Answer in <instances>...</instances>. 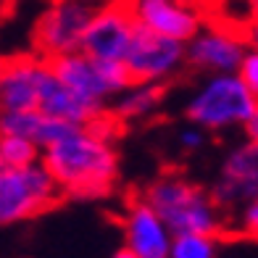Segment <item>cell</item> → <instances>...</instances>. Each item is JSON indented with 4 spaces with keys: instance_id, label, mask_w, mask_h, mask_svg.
Returning <instances> with one entry per match:
<instances>
[{
    "instance_id": "5bb4252c",
    "label": "cell",
    "mask_w": 258,
    "mask_h": 258,
    "mask_svg": "<svg viewBox=\"0 0 258 258\" xmlns=\"http://www.w3.org/2000/svg\"><path fill=\"white\" fill-rule=\"evenodd\" d=\"M77 124H66L58 121L53 116L42 113L40 108H29V111H0V132L6 135H21L32 140L40 150L55 143L66 129H72Z\"/></svg>"
},
{
    "instance_id": "44dd1931",
    "label": "cell",
    "mask_w": 258,
    "mask_h": 258,
    "mask_svg": "<svg viewBox=\"0 0 258 258\" xmlns=\"http://www.w3.org/2000/svg\"><path fill=\"white\" fill-rule=\"evenodd\" d=\"M242 32H245V40H248V45H253V48H258V3H255V8H253L250 19L245 21Z\"/></svg>"
},
{
    "instance_id": "6da1fadb",
    "label": "cell",
    "mask_w": 258,
    "mask_h": 258,
    "mask_svg": "<svg viewBox=\"0 0 258 258\" xmlns=\"http://www.w3.org/2000/svg\"><path fill=\"white\" fill-rule=\"evenodd\" d=\"M113 116L92 124H77L42 148V166L50 171L58 190L82 198L105 195L119 177V156L113 148Z\"/></svg>"
},
{
    "instance_id": "7402d4cb",
    "label": "cell",
    "mask_w": 258,
    "mask_h": 258,
    "mask_svg": "<svg viewBox=\"0 0 258 258\" xmlns=\"http://www.w3.org/2000/svg\"><path fill=\"white\" fill-rule=\"evenodd\" d=\"M245 137H248V140H253V143H258V108L253 111V116H250V119L248 121H245Z\"/></svg>"
},
{
    "instance_id": "ac0fdd59",
    "label": "cell",
    "mask_w": 258,
    "mask_h": 258,
    "mask_svg": "<svg viewBox=\"0 0 258 258\" xmlns=\"http://www.w3.org/2000/svg\"><path fill=\"white\" fill-rule=\"evenodd\" d=\"M237 77L245 82V85H248V90L258 98V48L248 45V50H245L242 61L237 66Z\"/></svg>"
},
{
    "instance_id": "9c48e42d",
    "label": "cell",
    "mask_w": 258,
    "mask_h": 258,
    "mask_svg": "<svg viewBox=\"0 0 258 258\" xmlns=\"http://www.w3.org/2000/svg\"><path fill=\"white\" fill-rule=\"evenodd\" d=\"M137 29L140 27L126 0H108L92 16L79 50H85L92 58H100V61L124 63Z\"/></svg>"
},
{
    "instance_id": "7a4b0ae2",
    "label": "cell",
    "mask_w": 258,
    "mask_h": 258,
    "mask_svg": "<svg viewBox=\"0 0 258 258\" xmlns=\"http://www.w3.org/2000/svg\"><path fill=\"white\" fill-rule=\"evenodd\" d=\"M255 108L258 98L237 77V72L206 74V79L184 103L187 121L198 124L206 132H227L234 126H245Z\"/></svg>"
},
{
    "instance_id": "603a6c76",
    "label": "cell",
    "mask_w": 258,
    "mask_h": 258,
    "mask_svg": "<svg viewBox=\"0 0 258 258\" xmlns=\"http://www.w3.org/2000/svg\"><path fill=\"white\" fill-rule=\"evenodd\" d=\"M111 258H137V255H135L132 250H126V248H124V250H119V253H113Z\"/></svg>"
},
{
    "instance_id": "8fae6325",
    "label": "cell",
    "mask_w": 258,
    "mask_h": 258,
    "mask_svg": "<svg viewBox=\"0 0 258 258\" xmlns=\"http://www.w3.org/2000/svg\"><path fill=\"white\" fill-rule=\"evenodd\" d=\"M140 29L187 42L206 24V14L195 0H126Z\"/></svg>"
},
{
    "instance_id": "e0dca14e",
    "label": "cell",
    "mask_w": 258,
    "mask_h": 258,
    "mask_svg": "<svg viewBox=\"0 0 258 258\" xmlns=\"http://www.w3.org/2000/svg\"><path fill=\"white\" fill-rule=\"evenodd\" d=\"M169 258H216V234H203V232L174 234Z\"/></svg>"
},
{
    "instance_id": "277c9868",
    "label": "cell",
    "mask_w": 258,
    "mask_h": 258,
    "mask_svg": "<svg viewBox=\"0 0 258 258\" xmlns=\"http://www.w3.org/2000/svg\"><path fill=\"white\" fill-rule=\"evenodd\" d=\"M53 69L63 85L74 90L98 113H108L116 95L132 82L124 63L100 61V58L87 55L85 50H74L53 58Z\"/></svg>"
},
{
    "instance_id": "4fadbf2b",
    "label": "cell",
    "mask_w": 258,
    "mask_h": 258,
    "mask_svg": "<svg viewBox=\"0 0 258 258\" xmlns=\"http://www.w3.org/2000/svg\"><path fill=\"white\" fill-rule=\"evenodd\" d=\"M124 240L126 250H132L137 258H169L174 232L158 216V211L143 198L126 208Z\"/></svg>"
},
{
    "instance_id": "8992f818",
    "label": "cell",
    "mask_w": 258,
    "mask_h": 258,
    "mask_svg": "<svg viewBox=\"0 0 258 258\" xmlns=\"http://www.w3.org/2000/svg\"><path fill=\"white\" fill-rule=\"evenodd\" d=\"M61 190L42 161L21 169H0V227L48 211Z\"/></svg>"
},
{
    "instance_id": "30bf717a",
    "label": "cell",
    "mask_w": 258,
    "mask_h": 258,
    "mask_svg": "<svg viewBox=\"0 0 258 258\" xmlns=\"http://www.w3.org/2000/svg\"><path fill=\"white\" fill-rule=\"evenodd\" d=\"M50 74L53 61L40 53L0 61V111L40 108V98Z\"/></svg>"
},
{
    "instance_id": "3957f363",
    "label": "cell",
    "mask_w": 258,
    "mask_h": 258,
    "mask_svg": "<svg viewBox=\"0 0 258 258\" xmlns=\"http://www.w3.org/2000/svg\"><path fill=\"white\" fill-rule=\"evenodd\" d=\"M145 201L158 211V216L171 227L174 234L179 232H203L216 234L224 227L221 206L198 184L187 182L177 174L156 179L145 190Z\"/></svg>"
},
{
    "instance_id": "2e32d148",
    "label": "cell",
    "mask_w": 258,
    "mask_h": 258,
    "mask_svg": "<svg viewBox=\"0 0 258 258\" xmlns=\"http://www.w3.org/2000/svg\"><path fill=\"white\" fill-rule=\"evenodd\" d=\"M42 150L32 140L21 135H6L0 132V169H21L37 163Z\"/></svg>"
},
{
    "instance_id": "52a82bcc",
    "label": "cell",
    "mask_w": 258,
    "mask_h": 258,
    "mask_svg": "<svg viewBox=\"0 0 258 258\" xmlns=\"http://www.w3.org/2000/svg\"><path fill=\"white\" fill-rule=\"evenodd\" d=\"M187 66V42L163 37V34L137 29L132 48L124 58V69L132 82L166 85Z\"/></svg>"
},
{
    "instance_id": "5b68a950",
    "label": "cell",
    "mask_w": 258,
    "mask_h": 258,
    "mask_svg": "<svg viewBox=\"0 0 258 258\" xmlns=\"http://www.w3.org/2000/svg\"><path fill=\"white\" fill-rule=\"evenodd\" d=\"M100 6L103 0H50L34 24V50L50 61L79 50Z\"/></svg>"
},
{
    "instance_id": "ffe728a7",
    "label": "cell",
    "mask_w": 258,
    "mask_h": 258,
    "mask_svg": "<svg viewBox=\"0 0 258 258\" xmlns=\"http://www.w3.org/2000/svg\"><path fill=\"white\" fill-rule=\"evenodd\" d=\"M240 227L248 237L258 240V198L240 208Z\"/></svg>"
},
{
    "instance_id": "9a60e30c",
    "label": "cell",
    "mask_w": 258,
    "mask_h": 258,
    "mask_svg": "<svg viewBox=\"0 0 258 258\" xmlns=\"http://www.w3.org/2000/svg\"><path fill=\"white\" fill-rule=\"evenodd\" d=\"M163 98V85H150V82H129V85L116 95L111 103V116L116 121H140L153 116Z\"/></svg>"
},
{
    "instance_id": "cb8c5ba5",
    "label": "cell",
    "mask_w": 258,
    "mask_h": 258,
    "mask_svg": "<svg viewBox=\"0 0 258 258\" xmlns=\"http://www.w3.org/2000/svg\"><path fill=\"white\" fill-rule=\"evenodd\" d=\"M253 3H258V0H253Z\"/></svg>"
},
{
    "instance_id": "ba28073f",
    "label": "cell",
    "mask_w": 258,
    "mask_h": 258,
    "mask_svg": "<svg viewBox=\"0 0 258 258\" xmlns=\"http://www.w3.org/2000/svg\"><path fill=\"white\" fill-rule=\"evenodd\" d=\"M248 40L245 32L229 21L203 24L190 40H187V66L203 74H229L237 72Z\"/></svg>"
},
{
    "instance_id": "d6986e66",
    "label": "cell",
    "mask_w": 258,
    "mask_h": 258,
    "mask_svg": "<svg viewBox=\"0 0 258 258\" xmlns=\"http://www.w3.org/2000/svg\"><path fill=\"white\" fill-rule=\"evenodd\" d=\"M177 143H179V148L182 150H198L203 143H206V129H201L198 124H187V126H182L179 132H177Z\"/></svg>"
},
{
    "instance_id": "7c38bea8",
    "label": "cell",
    "mask_w": 258,
    "mask_h": 258,
    "mask_svg": "<svg viewBox=\"0 0 258 258\" xmlns=\"http://www.w3.org/2000/svg\"><path fill=\"white\" fill-rule=\"evenodd\" d=\"M214 201L221 208H242L258 198V143L245 140L232 148L221 161L219 179L214 184Z\"/></svg>"
}]
</instances>
